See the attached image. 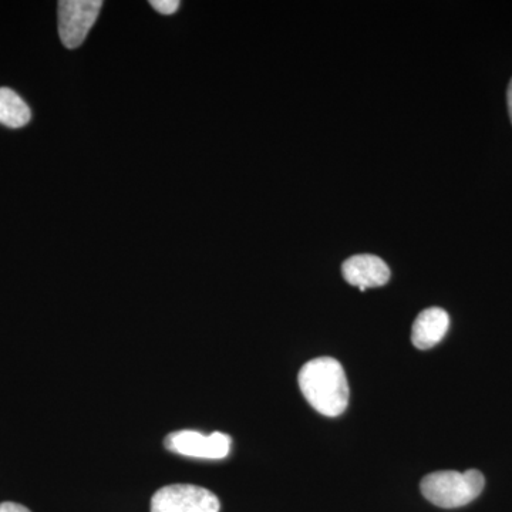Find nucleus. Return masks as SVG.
Wrapping results in <instances>:
<instances>
[{
  "label": "nucleus",
  "instance_id": "obj_1",
  "mask_svg": "<svg viewBox=\"0 0 512 512\" xmlns=\"http://www.w3.org/2000/svg\"><path fill=\"white\" fill-rule=\"evenodd\" d=\"M298 380L303 396L316 412L326 417H338L348 409V377L333 357H316L306 363Z\"/></svg>",
  "mask_w": 512,
  "mask_h": 512
},
{
  "label": "nucleus",
  "instance_id": "obj_2",
  "mask_svg": "<svg viewBox=\"0 0 512 512\" xmlns=\"http://www.w3.org/2000/svg\"><path fill=\"white\" fill-rule=\"evenodd\" d=\"M485 480L477 470L466 473L437 471L423 478L421 493L431 504L441 508H458L470 504L483 493Z\"/></svg>",
  "mask_w": 512,
  "mask_h": 512
},
{
  "label": "nucleus",
  "instance_id": "obj_3",
  "mask_svg": "<svg viewBox=\"0 0 512 512\" xmlns=\"http://www.w3.org/2000/svg\"><path fill=\"white\" fill-rule=\"evenodd\" d=\"M217 495L191 484L165 485L151 498V512H220Z\"/></svg>",
  "mask_w": 512,
  "mask_h": 512
},
{
  "label": "nucleus",
  "instance_id": "obj_4",
  "mask_svg": "<svg viewBox=\"0 0 512 512\" xmlns=\"http://www.w3.org/2000/svg\"><path fill=\"white\" fill-rule=\"evenodd\" d=\"M103 8L101 0L59 2V35L67 49L82 46Z\"/></svg>",
  "mask_w": 512,
  "mask_h": 512
},
{
  "label": "nucleus",
  "instance_id": "obj_5",
  "mask_svg": "<svg viewBox=\"0 0 512 512\" xmlns=\"http://www.w3.org/2000/svg\"><path fill=\"white\" fill-rule=\"evenodd\" d=\"M231 437L228 434H205L195 430H181L171 433L165 439V447L173 453L192 458H205V460H222L231 450Z\"/></svg>",
  "mask_w": 512,
  "mask_h": 512
},
{
  "label": "nucleus",
  "instance_id": "obj_6",
  "mask_svg": "<svg viewBox=\"0 0 512 512\" xmlns=\"http://www.w3.org/2000/svg\"><path fill=\"white\" fill-rule=\"evenodd\" d=\"M342 274L348 284L363 292L386 285L390 279L389 266L375 255L352 256L343 264Z\"/></svg>",
  "mask_w": 512,
  "mask_h": 512
},
{
  "label": "nucleus",
  "instance_id": "obj_7",
  "mask_svg": "<svg viewBox=\"0 0 512 512\" xmlns=\"http://www.w3.org/2000/svg\"><path fill=\"white\" fill-rule=\"evenodd\" d=\"M450 318L441 308L426 309L414 320L412 329L413 345L417 349L426 350L439 345L446 336Z\"/></svg>",
  "mask_w": 512,
  "mask_h": 512
},
{
  "label": "nucleus",
  "instance_id": "obj_8",
  "mask_svg": "<svg viewBox=\"0 0 512 512\" xmlns=\"http://www.w3.org/2000/svg\"><path fill=\"white\" fill-rule=\"evenodd\" d=\"M32 119V111L18 93L0 87V124L9 128L26 126Z\"/></svg>",
  "mask_w": 512,
  "mask_h": 512
},
{
  "label": "nucleus",
  "instance_id": "obj_9",
  "mask_svg": "<svg viewBox=\"0 0 512 512\" xmlns=\"http://www.w3.org/2000/svg\"><path fill=\"white\" fill-rule=\"evenodd\" d=\"M150 5L165 16L174 15L180 9L178 0H151Z\"/></svg>",
  "mask_w": 512,
  "mask_h": 512
},
{
  "label": "nucleus",
  "instance_id": "obj_10",
  "mask_svg": "<svg viewBox=\"0 0 512 512\" xmlns=\"http://www.w3.org/2000/svg\"><path fill=\"white\" fill-rule=\"evenodd\" d=\"M0 512H32L23 505L16 503H2L0 504Z\"/></svg>",
  "mask_w": 512,
  "mask_h": 512
},
{
  "label": "nucleus",
  "instance_id": "obj_11",
  "mask_svg": "<svg viewBox=\"0 0 512 512\" xmlns=\"http://www.w3.org/2000/svg\"><path fill=\"white\" fill-rule=\"evenodd\" d=\"M508 110H510L511 123H512V80L510 87H508Z\"/></svg>",
  "mask_w": 512,
  "mask_h": 512
}]
</instances>
